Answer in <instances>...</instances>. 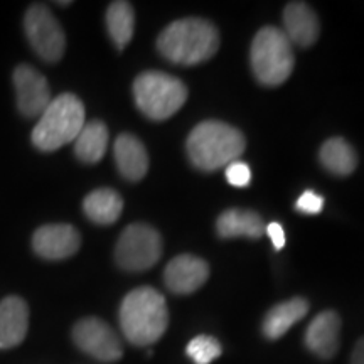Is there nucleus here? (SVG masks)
I'll return each instance as SVG.
<instances>
[{
	"mask_svg": "<svg viewBox=\"0 0 364 364\" xmlns=\"http://www.w3.org/2000/svg\"><path fill=\"white\" fill-rule=\"evenodd\" d=\"M209 267L203 258L194 255H179L167 263L164 270V284L172 294L188 295L206 284Z\"/></svg>",
	"mask_w": 364,
	"mask_h": 364,
	"instance_id": "obj_12",
	"label": "nucleus"
},
{
	"mask_svg": "<svg viewBox=\"0 0 364 364\" xmlns=\"http://www.w3.org/2000/svg\"><path fill=\"white\" fill-rule=\"evenodd\" d=\"M265 233L268 235V238H270L272 245L277 250H282L285 247V240H287L285 238V231H284V228H282L280 223H277V221L270 223V225L265 228Z\"/></svg>",
	"mask_w": 364,
	"mask_h": 364,
	"instance_id": "obj_26",
	"label": "nucleus"
},
{
	"mask_svg": "<svg viewBox=\"0 0 364 364\" xmlns=\"http://www.w3.org/2000/svg\"><path fill=\"white\" fill-rule=\"evenodd\" d=\"M162 257V238L156 228L134 223L122 231L115 247L118 267L127 272H144L152 268Z\"/></svg>",
	"mask_w": 364,
	"mask_h": 364,
	"instance_id": "obj_7",
	"label": "nucleus"
},
{
	"mask_svg": "<svg viewBox=\"0 0 364 364\" xmlns=\"http://www.w3.org/2000/svg\"><path fill=\"white\" fill-rule=\"evenodd\" d=\"M73 339L81 351L102 363H115L124 354L117 332L98 317H86L76 322Z\"/></svg>",
	"mask_w": 364,
	"mask_h": 364,
	"instance_id": "obj_9",
	"label": "nucleus"
},
{
	"mask_svg": "<svg viewBox=\"0 0 364 364\" xmlns=\"http://www.w3.org/2000/svg\"><path fill=\"white\" fill-rule=\"evenodd\" d=\"M108 129L103 122L91 120L85 124L75 140V154L81 162L97 164L108 149Z\"/></svg>",
	"mask_w": 364,
	"mask_h": 364,
	"instance_id": "obj_21",
	"label": "nucleus"
},
{
	"mask_svg": "<svg viewBox=\"0 0 364 364\" xmlns=\"http://www.w3.org/2000/svg\"><path fill=\"white\" fill-rule=\"evenodd\" d=\"M285 36L292 44L309 48L318 39L321 24L317 14L306 2H290L284 9Z\"/></svg>",
	"mask_w": 364,
	"mask_h": 364,
	"instance_id": "obj_15",
	"label": "nucleus"
},
{
	"mask_svg": "<svg viewBox=\"0 0 364 364\" xmlns=\"http://www.w3.org/2000/svg\"><path fill=\"white\" fill-rule=\"evenodd\" d=\"M220 48L216 26L199 17H188L171 22L159 34L157 49L174 65L194 66L213 58Z\"/></svg>",
	"mask_w": 364,
	"mask_h": 364,
	"instance_id": "obj_1",
	"label": "nucleus"
},
{
	"mask_svg": "<svg viewBox=\"0 0 364 364\" xmlns=\"http://www.w3.org/2000/svg\"><path fill=\"white\" fill-rule=\"evenodd\" d=\"M113 154L122 177L132 182L144 179L149 171V154L145 145L135 135H118L113 145Z\"/></svg>",
	"mask_w": 364,
	"mask_h": 364,
	"instance_id": "obj_16",
	"label": "nucleus"
},
{
	"mask_svg": "<svg viewBox=\"0 0 364 364\" xmlns=\"http://www.w3.org/2000/svg\"><path fill=\"white\" fill-rule=\"evenodd\" d=\"M135 105L150 120L162 122L176 115L188 100V88L176 76L145 71L134 81Z\"/></svg>",
	"mask_w": 364,
	"mask_h": 364,
	"instance_id": "obj_6",
	"label": "nucleus"
},
{
	"mask_svg": "<svg viewBox=\"0 0 364 364\" xmlns=\"http://www.w3.org/2000/svg\"><path fill=\"white\" fill-rule=\"evenodd\" d=\"M85 127V105L73 93H63L51 100L39 117L33 135V145L41 152H54L75 142Z\"/></svg>",
	"mask_w": 364,
	"mask_h": 364,
	"instance_id": "obj_4",
	"label": "nucleus"
},
{
	"mask_svg": "<svg viewBox=\"0 0 364 364\" xmlns=\"http://www.w3.org/2000/svg\"><path fill=\"white\" fill-rule=\"evenodd\" d=\"M245 135L220 120H206L196 125L186 142L191 164L206 172L228 167L245 152Z\"/></svg>",
	"mask_w": 364,
	"mask_h": 364,
	"instance_id": "obj_3",
	"label": "nucleus"
},
{
	"mask_svg": "<svg viewBox=\"0 0 364 364\" xmlns=\"http://www.w3.org/2000/svg\"><path fill=\"white\" fill-rule=\"evenodd\" d=\"M309 312V302L302 297H295L285 302L279 304V306L272 307L268 314L263 318V334L268 339H280L282 336L287 334L294 324L302 321Z\"/></svg>",
	"mask_w": 364,
	"mask_h": 364,
	"instance_id": "obj_18",
	"label": "nucleus"
},
{
	"mask_svg": "<svg viewBox=\"0 0 364 364\" xmlns=\"http://www.w3.org/2000/svg\"><path fill=\"white\" fill-rule=\"evenodd\" d=\"M81 247V235L71 225H44L33 235V248L38 257L44 260H66L78 252Z\"/></svg>",
	"mask_w": 364,
	"mask_h": 364,
	"instance_id": "obj_11",
	"label": "nucleus"
},
{
	"mask_svg": "<svg viewBox=\"0 0 364 364\" xmlns=\"http://www.w3.org/2000/svg\"><path fill=\"white\" fill-rule=\"evenodd\" d=\"M318 161L331 174L346 177L356 171L358 154L348 140L334 136L322 144L318 150Z\"/></svg>",
	"mask_w": 364,
	"mask_h": 364,
	"instance_id": "obj_20",
	"label": "nucleus"
},
{
	"mask_svg": "<svg viewBox=\"0 0 364 364\" xmlns=\"http://www.w3.org/2000/svg\"><path fill=\"white\" fill-rule=\"evenodd\" d=\"M339 334L341 317L334 311H324L309 324L306 346L321 359H332L339 349Z\"/></svg>",
	"mask_w": 364,
	"mask_h": 364,
	"instance_id": "obj_13",
	"label": "nucleus"
},
{
	"mask_svg": "<svg viewBox=\"0 0 364 364\" xmlns=\"http://www.w3.org/2000/svg\"><path fill=\"white\" fill-rule=\"evenodd\" d=\"M83 211L86 218L97 225H113L124 211V199L113 189H95L85 198Z\"/></svg>",
	"mask_w": 364,
	"mask_h": 364,
	"instance_id": "obj_19",
	"label": "nucleus"
},
{
	"mask_svg": "<svg viewBox=\"0 0 364 364\" xmlns=\"http://www.w3.org/2000/svg\"><path fill=\"white\" fill-rule=\"evenodd\" d=\"M16 88L17 110L27 118L43 115V112L51 103V88L48 80L31 65H19L12 75Z\"/></svg>",
	"mask_w": 364,
	"mask_h": 364,
	"instance_id": "obj_10",
	"label": "nucleus"
},
{
	"mask_svg": "<svg viewBox=\"0 0 364 364\" xmlns=\"http://www.w3.org/2000/svg\"><path fill=\"white\" fill-rule=\"evenodd\" d=\"M29 329V307L26 300L9 295L0 302V349H12L26 339Z\"/></svg>",
	"mask_w": 364,
	"mask_h": 364,
	"instance_id": "obj_14",
	"label": "nucleus"
},
{
	"mask_svg": "<svg viewBox=\"0 0 364 364\" xmlns=\"http://www.w3.org/2000/svg\"><path fill=\"white\" fill-rule=\"evenodd\" d=\"M225 174L226 181L230 182L231 186H235V188H247L250 181H252V171H250L248 164L240 161L231 162L230 166L226 167Z\"/></svg>",
	"mask_w": 364,
	"mask_h": 364,
	"instance_id": "obj_24",
	"label": "nucleus"
},
{
	"mask_svg": "<svg viewBox=\"0 0 364 364\" xmlns=\"http://www.w3.org/2000/svg\"><path fill=\"white\" fill-rule=\"evenodd\" d=\"M351 364H364V338L358 341L351 354Z\"/></svg>",
	"mask_w": 364,
	"mask_h": 364,
	"instance_id": "obj_27",
	"label": "nucleus"
},
{
	"mask_svg": "<svg viewBox=\"0 0 364 364\" xmlns=\"http://www.w3.org/2000/svg\"><path fill=\"white\" fill-rule=\"evenodd\" d=\"M169 326V311L164 295L152 287H139L125 295L120 306V327L129 343H157Z\"/></svg>",
	"mask_w": 364,
	"mask_h": 364,
	"instance_id": "obj_2",
	"label": "nucleus"
},
{
	"mask_svg": "<svg viewBox=\"0 0 364 364\" xmlns=\"http://www.w3.org/2000/svg\"><path fill=\"white\" fill-rule=\"evenodd\" d=\"M56 4H58V6H70L71 2H56Z\"/></svg>",
	"mask_w": 364,
	"mask_h": 364,
	"instance_id": "obj_28",
	"label": "nucleus"
},
{
	"mask_svg": "<svg viewBox=\"0 0 364 364\" xmlns=\"http://www.w3.org/2000/svg\"><path fill=\"white\" fill-rule=\"evenodd\" d=\"M107 29L118 49H124L134 38L135 12L130 2H112L107 9Z\"/></svg>",
	"mask_w": 364,
	"mask_h": 364,
	"instance_id": "obj_22",
	"label": "nucleus"
},
{
	"mask_svg": "<svg viewBox=\"0 0 364 364\" xmlns=\"http://www.w3.org/2000/svg\"><path fill=\"white\" fill-rule=\"evenodd\" d=\"M221 344L220 341L213 336H198L194 338L186 348L188 356L193 359L196 364H211L216 358L221 356Z\"/></svg>",
	"mask_w": 364,
	"mask_h": 364,
	"instance_id": "obj_23",
	"label": "nucleus"
},
{
	"mask_svg": "<svg viewBox=\"0 0 364 364\" xmlns=\"http://www.w3.org/2000/svg\"><path fill=\"white\" fill-rule=\"evenodd\" d=\"M216 231L221 238L258 240L265 233L262 216L250 209H226L216 221Z\"/></svg>",
	"mask_w": 364,
	"mask_h": 364,
	"instance_id": "obj_17",
	"label": "nucleus"
},
{
	"mask_svg": "<svg viewBox=\"0 0 364 364\" xmlns=\"http://www.w3.org/2000/svg\"><path fill=\"white\" fill-rule=\"evenodd\" d=\"M324 198L321 194L314 193V191H306L295 203V209L302 215H318L324 209Z\"/></svg>",
	"mask_w": 364,
	"mask_h": 364,
	"instance_id": "obj_25",
	"label": "nucleus"
},
{
	"mask_svg": "<svg viewBox=\"0 0 364 364\" xmlns=\"http://www.w3.org/2000/svg\"><path fill=\"white\" fill-rule=\"evenodd\" d=\"M250 61L255 78L265 86H279L290 78L295 58L292 43L284 31L267 26L255 36Z\"/></svg>",
	"mask_w": 364,
	"mask_h": 364,
	"instance_id": "obj_5",
	"label": "nucleus"
},
{
	"mask_svg": "<svg viewBox=\"0 0 364 364\" xmlns=\"http://www.w3.org/2000/svg\"><path fill=\"white\" fill-rule=\"evenodd\" d=\"M24 31L34 53L46 63H58L66 49V36L53 12L43 4L27 9Z\"/></svg>",
	"mask_w": 364,
	"mask_h": 364,
	"instance_id": "obj_8",
	"label": "nucleus"
}]
</instances>
